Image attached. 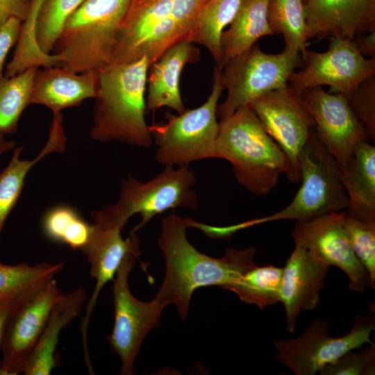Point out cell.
Returning <instances> with one entry per match:
<instances>
[{"mask_svg": "<svg viewBox=\"0 0 375 375\" xmlns=\"http://www.w3.org/2000/svg\"><path fill=\"white\" fill-rule=\"evenodd\" d=\"M187 217L173 212L164 217L158 244L165 259V274L155 299L174 304L182 319L188 313L193 292L199 288L227 285L256 265V248H227L217 258L199 251L188 240Z\"/></svg>", "mask_w": 375, "mask_h": 375, "instance_id": "cell-1", "label": "cell"}, {"mask_svg": "<svg viewBox=\"0 0 375 375\" xmlns=\"http://www.w3.org/2000/svg\"><path fill=\"white\" fill-rule=\"evenodd\" d=\"M146 56L111 64L99 71L91 138L148 148L153 143L144 116L147 73Z\"/></svg>", "mask_w": 375, "mask_h": 375, "instance_id": "cell-2", "label": "cell"}, {"mask_svg": "<svg viewBox=\"0 0 375 375\" xmlns=\"http://www.w3.org/2000/svg\"><path fill=\"white\" fill-rule=\"evenodd\" d=\"M214 158L228 161L238 183L256 196L268 194L289 171L285 154L249 104L221 119Z\"/></svg>", "mask_w": 375, "mask_h": 375, "instance_id": "cell-3", "label": "cell"}, {"mask_svg": "<svg viewBox=\"0 0 375 375\" xmlns=\"http://www.w3.org/2000/svg\"><path fill=\"white\" fill-rule=\"evenodd\" d=\"M207 0H131L120 25L111 64L144 56L149 66L169 48L188 41Z\"/></svg>", "mask_w": 375, "mask_h": 375, "instance_id": "cell-4", "label": "cell"}, {"mask_svg": "<svg viewBox=\"0 0 375 375\" xmlns=\"http://www.w3.org/2000/svg\"><path fill=\"white\" fill-rule=\"evenodd\" d=\"M299 170L301 186L285 208L271 215L217 227L219 238L258 224L286 219L306 222L347 208L348 198L341 181L340 167L315 129L301 153Z\"/></svg>", "mask_w": 375, "mask_h": 375, "instance_id": "cell-5", "label": "cell"}, {"mask_svg": "<svg viewBox=\"0 0 375 375\" xmlns=\"http://www.w3.org/2000/svg\"><path fill=\"white\" fill-rule=\"evenodd\" d=\"M131 0H84L66 21L53 51L75 73L111 65L120 25Z\"/></svg>", "mask_w": 375, "mask_h": 375, "instance_id": "cell-6", "label": "cell"}, {"mask_svg": "<svg viewBox=\"0 0 375 375\" xmlns=\"http://www.w3.org/2000/svg\"><path fill=\"white\" fill-rule=\"evenodd\" d=\"M197 177L189 165L165 166L151 179L141 182L133 176L121 181L118 201L91 212L94 221L124 228L128 220L139 214L140 222L135 233L162 212L178 208L195 209L199 199L192 187Z\"/></svg>", "mask_w": 375, "mask_h": 375, "instance_id": "cell-7", "label": "cell"}, {"mask_svg": "<svg viewBox=\"0 0 375 375\" xmlns=\"http://www.w3.org/2000/svg\"><path fill=\"white\" fill-rule=\"evenodd\" d=\"M220 69L215 66L211 93L202 105L176 115L167 112L165 122L149 126L153 143L157 146L155 158L158 163L178 166L214 158L219 131L217 107L224 90Z\"/></svg>", "mask_w": 375, "mask_h": 375, "instance_id": "cell-8", "label": "cell"}, {"mask_svg": "<svg viewBox=\"0 0 375 375\" xmlns=\"http://www.w3.org/2000/svg\"><path fill=\"white\" fill-rule=\"evenodd\" d=\"M301 55L287 47L278 53H267L257 44L227 60L220 69V81L227 95L217 107V117L233 114L260 95L285 88L299 67Z\"/></svg>", "mask_w": 375, "mask_h": 375, "instance_id": "cell-9", "label": "cell"}, {"mask_svg": "<svg viewBox=\"0 0 375 375\" xmlns=\"http://www.w3.org/2000/svg\"><path fill=\"white\" fill-rule=\"evenodd\" d=\"M374 328V316L357 315L348 333L332 337L330 322L316 318L299 336L274 340L275 357L295 375H314L347 352L371 343Z\"/></svg>", "mask_w": 375, "mask_h": 375, "instance_id": "cell-10", "label": "cell"}, {"mask_svg": "<svg viewBox=\"0 0 375 375\" xmlns=\"http://www.w3.org/2000/svg\"><path fill=\"white\" fill-rule=\"evenodd\" d=\"M140 252L128 254L122 262L112 281L114 326L108 340L122 361L121 374H133V365L146 335L160 324L162 310L169 304L153 298L149 302L131 292L128 277Z\"/></svg>", "mask_w": 375, "mask_h": 375, "instance_id": "cell-11", "label": "cell"}, {"mask_svg": "<svg viewBox=\"0 0 375 375\" xmlns=\"http://www.w3.org/2000/svg\"><path fill=\"white\" fill-rule=\"evenodd\" d=\"M305 67L294 72L288 86L297 95L306 90L328 85L329 92L347 98L366 78L375 75V58L362 56L353 40L330 38L324 52L307 50Z\"/></svg>", "mask_w": 375, "mask_h": 375, "instance_id": "cell-12", "label": "cell"}, {"mask_svg": "<svg viewBox=\"0 0 375 375\" xmlns=\"http://www.w3.org/2000/svg\"><path fill=\"white\" fill-rule=\"evenodd\" d=\"M249 105L285 154L289 163L288 179L294 183L299 182V157L315 129V122L300 97L288 85L260 95Z\"/></svg>", "mask_w": 375, "mask_h": 375, "instance_id": "cell-13", "label": "cell"}, {"mask_svg": "<svg viewBox=\"0 0 375 375\" xmlns=\"http://www.w3.org/2000/svg\"><path fill=\"white\" fill-rule=\"evenodd\" d=\"M63 295L52 278L23 297L10 317L0 349V375L23 372L53 306Z\"/></svg>", "mask_w": 375, "mask_h": 375, "instance_id": "cell-14", "label": "cell"}, {"mask_svg": "<svg viewBox=\"0 0 375 375\" xmlns=\"http://www.w3.org/2000/svg\"><path fill=\"white\" fill-rule=\"evenodd\" d=\"M301 101L315 122V132L329 153L342 167L356 147L369 138L351 110L345 96L326 92L322 86L300 94Z\"/></svg>", "mask_w": 375, "mask_h": 375, "instance_id": "cell-15", "label": "cell"}, {"mask_svg": "<svg viewBox=\"0 0 375 375\" xmlns=\"http://www.w3.org/2000/svg\"><path fill=\"white\" fill-rule=\"evenodd\" d=\"M292 235L294 243L305 247L329 266L340 268L348 278L349 289L364 292L374 289L369 276L353 253L345 232L332 213L297 222Z\"/></svg>", "mask_w": 375, "mask_h": 375, "instance_id": "cell-16", "label": "cell"}, {"mask_svg": "<svg viewBox=\"0 0 375 375\" xmlns=\"http://www.w3.org/2000/svg\"><path fill=\"white\" fill-rule=\"evenodd\" d=\"M94 222L90 238L81 250L90 264V275L96 281L79 327L85 362H90L88 350V325L99 294L105 285L113 279L123 260L130 253L140 252V242L136 233H130L129 237L124 239L123 228Z\"/></svg>", "mask_w": 375, "mask_h": 375, "instance_id": "cell-17", "label": "cell"}, {"mask_svg": "<svg viewBox=\"0 0 375 375\" xmlns=\"http://www.w3.org/2000/svg\"><path fill=\"white\" fill-rule=\"evenodd\" d=\"M330 266L305 247L295 243L283 267L281 300L286 316V330L293 333L299 316L316 308L324 288Z\"/></svg>", "mask_w": 375, "mask_h": 375, "instance_id": "cell-18", "label": "cell"}, {"mask_svg": "<svg viewBox=\"0 0 375 375\" xmlns=\"http://www.w3.org/2000/svg\"><path fill=\"white\" fill-rule=\"evenodd\" d=\"M304 13L308 40H353L375 31V0H307Z\"/></svg>", "mask_w": 375, "mask_h": 375, "instance_id": "cell-19", "label": "cell"}, {"mask_svg": "<svg viewBox=\"0 0 375 375\" xmlns=\"http://www.w3.org/2000/svg\"><path fill=\"white\" fill-rule=\"evenodd\" d=\"M99 71L75 73L62 66L37 69L32 85L30 104L42 105L53 113L78 106L95 98Z\"/></svg>", "mask_w": 375, "mask_h": 375, "instance_id": "cell-20", "label": "cell"}, {"mask_svg": "<svg viewBox=\"0 0 375 375\" xmlns=\"http://www.w3.org/2000/svg\"><path fill=\"white\" fill-rule=\"evenodd\" d=\"M199 59V49L190 42L182 41L169 48L149 66L146 114L162 107L177 113L186 110L179 88L181 75L186 65L196 63Z\"/></svg>", "mask_w": 375, "mask_h": 375, "instance_id": "cell-21", "label": "cell"}, {"mask_svg": "<svg viewBox=\"0 0 375 375\" xmlns=\"http://www.w3.org/2000/svg\"><path fill=\"white\" fill-rule=\"evenodd\" d=\"M340 178L348 198L345 211L353 217L375 223V147L360 142L342 166Z\"/></svg>", "mask_w": 375, "mask_h": 375, "instance_id": "cell-22", "label": "cell"}, {"mask_svg": "<svg viewBox=\"0 0 375 375\" xmlns=\"http://www.w3.org/2000/svg\"><path fill=\"white\" fill-rule=\"evenodd\" d=\"M87 299L83 288L64 295L54 304L46 325L24 367L25 375H49L56 367L55 354L61 331L81 312Z\"/></svg>", "mask_w": 375, "mask_h": 375, "instance_id": "cell-23", "label": "cell"}, {"mask_svg": "<svg viewBox=\"0 0 375 375\" xmlns=\"http://www.w3.org/2000/svg\"><path fill=\"white\" fill-rule=\"evenodd\" d=\"M65 145L62 117L55 115L50 126L48 140L35 158L21 160L22 147L15 149L8 165L0 173V233L6 218L21 194L25 178L31 168L51 153L63 152Z\"/></svg>", "mask_w": 375, "mask_h": 375, "instance_id": "cell-24", "label": "cell"}, {"mask_svg": "<svg viewBox=\"0 0 375 375\" xmlns=\"http://www.w3.org/2000/svg\"><path fill=\"white\" fill-rule=\"evenodd\" d=\"M269 0H242L235 17L221 36L222 63L249 49L260 38L274 35L267 20Z\"/></svg>", "mask_w": 375, "mask_h": 375, "instance_id": "cell-25", "label": "cell"}, {"mask_svg": "<svg viewBox=\"0 0 375 375\" xmlns=\"http://www.w3.org/2000/svg\"><path fill=\"white\" fill-rule=\"evenodd\" d=\"M242 0H207L202 6L190 42L205 47L220 67L221 36L235 17Z\"/></svg>", "mask_w": 375, "mask_h": 375, "instance_id": "cell-26", "label": "cell"}, {"mask_svg": "<svg viewBox=\"0 0 375 375\" xmlns=\"http://www.w3.org/2000/svg\"><path fill=\"white\" fill-rule=\"evenodd\" d=\"M282 275L283 267L256 265L224 290L234 292L246 303L264 309L280 302Z\"/></svg>", "mask_w": 375, "mask_h": 375, "instance_id": "cell-27", "label": "cell"}, {"mask_svg": "<svg viewBox=\"0 0 375 375\" xmlns=\"http://www.w3.org/2000/svg\"><path fill=\"white\" fill-rule=\"evenodd\" d=\"M267 20L274 35H282L285 47L305 58L308 29L301 0H269Z\"/></svg>", "mask_w": 375, "mask_h": 375, "instance_id": "cell-28", "label": "cell"}, {"mask_svg": "<svg viewBox=\"0 0 375 375\" xmlns=\"http://www.w3.org/2000/svg\"><path fill=\"white\" fill-rule=\"evenodd\" d=\"M63 262H47L35 265L21 263L15 265L0 262V301L12 300L35 290L58 274Z\"/></svg>", "mask_w": 375, "mask_h": 375, "instance_id": "cell-29", "label": "cell"}, {"mask_svg": "<svg viewBox=\"0 0 375 375\" xmlns=\"http://www.w3.org/2000/svg\"><path fill=\"white\" fill-rule=\"evenodd\" d=\"M38 67H32L11 77L0 78V133H15L19 118L30 105V97Z\"/></svg>", "mask_w": 375, "mask_h": 375, "instance_id": "cell-30", "label": "cell"}, {"mask_svg": "<svg viewBox=\"0 0 375 375\" xmlns=\"http://www.w3.org/2000/svg\"><path fill=\"white\" fill-rule=\"evenodd\" d=\"M92 228V224H88L74 209L67 206L53 207L42 219V229L47 237L74 250H81L86 245Z\"/></svg>", "mask_w": 375, "mask_h": 375, "instance_id": "cell-31", "label": "cell"}, {"mask_svg": "<svg viewBox=\"0 0 375 375\" xmlns=\"http://www.w3.org/2000/svg\"><path fill=\"white\" fill-rule=\"evenodd\" d=\"M84 0H43L35 22V38L40 50L49 54L64 25Z\"/></svg>", "mask_w": 375, "mask_h": 375, "instance_id": "cell-32", "label": "cell"}, {"mask_svg": "<svg viewBox=\"0 0 375 375\" xmlns=\"http://www.w3.org/2000/svg\"><path fill=\"white\" fill-rule=\"evenodd\" d=\"M332 215L344 229L353 253L367 270L375 288V223L358 219L345 210Z\"/></svg>", "mask_w": 375, "mask_h": 375, "instance_id": "cell-33", "label": "cell"}, {"mask_svg": "<svg viewBox=\"0 0 375 375\" xmlns=\"http://www.w3.org/2000/svg\"><path fill=\"white\" fill-rule=\"evenodd\" d=\"M375 372V346L371 342L360 352L349 351L335 360L324 365L320 375H372Z\"/></svg>", "mask_w": 375, "mask_h": 375, "instance_id": "cell-34", "label": "cell"}, {"mask_svg": "<svg viewBox=\"0 0 375 375\" xmlns=\"http://www.w3.org/2000/svg\"><path fill=\"white\" fill-rule=\"evenodd\" d=\"M354 115L363 126L368 138L375 140V76L362 83L347 97Z\"/></svg>", "mask_w": 375, "mask_h": 375, "instance_id": "cell-35", "label": "cell"}, {"mask_svg": "<svg viewBox=\"0 0 375 375\" xmlns=\"http://www.w3.org/2000/svg\"><path fill=\"white\" fill-rule=\"evenodd\" d=\"M22 22L18 18L11 17L0 27V78L3 77L6 57L18 40Z\"/></svg>", "mask_w": 375, "mask_h": 375, "instance_id": "cell-36", "label": "cell"}, {"mask_svg": "<svg viewBox=\"0 0 375 375\" xmlns=\"http://www.w3.org/2000/svg\"><path fill=\"white\" fill-rule=\"evenodd\" d=\"M29 8L30 5L25 0H0V27L11 17L24 21Z\"/></svg>", "mask_w": 375, "mask_h": 375, "instance_id": "cell-37", "label": "cell"}, {"mask_svg": "<svg viewBox=\"0 0 375 375\" xmlns=\"http://www.w3.org/2000/svg\"><path fill=\"white\" fill-rule=\"evenodd\" d=\"M30 292L12 300L0 301V349L3 343L8 324L13 311L23 297Z\"/></svg>", "mask_w": 375, "mask_h": 375, "instance_id": "cell-38", "label": "cell"}, {"mask_svg": "<svg viewBox=\"0 0 375 375\" xmlns=\"http://www.w3.org/2000/svg\"><path fill=\"white\" fill-rule=\"evenodd\" d=\"M353 40L362 56L375 58V31L359 35Z\"/></svg>", "mask_w": 375, "mask_h": 375, "instance_id": "cell-39", "label": "cell"}, {"mask_svg": "<svg viewBox=\"0 0 375 375\" xmlns=\"http://www.w3.org/2000/svg\"><path fill=\"white\" fill-rule=\"evenodd\" d=\"M4 134L0 133V156L7 151L11 150L15 146L14 141L6 140Z\"/></svg>", "mask_w": 375, "mask_h": 375, "instance_id": "cell-40", "label": "cell"}, {"mask_svg": "<svg viewBox=\"0 0 375 375\" xmlns=\"http://www.w3.org/2000/svg\"><path fill=\"white\" fill-rule=\"evenodd\" d=\"M303 3H304L307 0H301Z\"/></svg>", "mask_w": 375, "mask_h": 375, "instance_id": "cell-41", "label": "cell"}]
</instances>
